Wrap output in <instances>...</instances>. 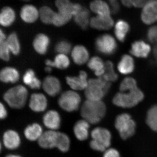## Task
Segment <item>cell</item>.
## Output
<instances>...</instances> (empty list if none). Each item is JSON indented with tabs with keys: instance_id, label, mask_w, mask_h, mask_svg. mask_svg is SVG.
<instances>
[{
	"instance_id": "f35d334b",
	"label": "cell",
	"mask_w": 157,
	"mask_h": 157,
	"mask_svg": "<svg viewBox=\"0 0 157 157\" xmlns=\"http://www.w3.org/2000/svg\"><path fill=\"white\" fill-rule=\"evenodd\" d=\"M0 57L5 61H9L10 59V52L6 41L0 42Z\"/></svg>"
},
{
	"instance_id": "30bf717a",
	"label": "cell",
	"mask_w": 157,
	"mask_h": 157,
	"mask_svg": "<svg viewBox=\"0 0 157 157\" xmlns=\"http://www.w3.org/2000/svg\"><path fill=\"white\" fill-rule=\"evenodd\" d=\"M141 19L146 25H151L157 21V0H152L143 7Z\"/></svg>"
},
{
	"instance_id": "7dc6e473",
	"label": "cell",
	"mask_w": 157,
	"mask_h": 157,
	"mask_svg": "<svg viewBox=\"0 0 157 157\" xmlns=\"http://www.w3.org/2000/svg\"><path fill=\"white\" fill-rule=\"evenodd\" d=\"M121 1L123 5L126 7L130 8L133 6L132 0H121Z\"/></svg>"
},
{
	"instance_id": "9a60e30c",
	"label": "cell",
	"mask_w": 157,
	"mask_h": 157,
	"mask_svg": "<svg viewBox=\"0 0 157 157\" xmlns=\"http://www.w3.org/2000/svg\"><path fill=\"white\" fill-rule=\"evenodd\" d=\"M48 105L47 98L41 93H34L31 96L29 106L33 111L41 112L45 111Z\"/></svg>"
},
{
	"instance_id": "c3c4849f",
	"label": "cell",
	"mask_w": 157,
	"mask_h": 157,
	"mask_svg": "<svg viewBox=\"0 0 157 157\" xmlns=\"http://www.w3.org/2000/svg\"><path fill=\"white\" fill-rule=\"evenodd\" d=\"M45 64L46 66H48V67H51L52 68L55 67L54 62L53 61L49 59L45 60Z\"/></svg>"
},
{
	"instance_id": "60d3db41",
	"label": "cell",
	"mask_w": 157,
	"mask_h": 157,
	"mask_svg": "<svg viewBox=\"0 0 157 157\" xmlns=\"http://www.w3.org/2000/svg\"><path fill=\"white\" fill-rule=\"evenodd\" d=\"M147 38L150 42L156 43L157 42V25L150 28L147 33Z\"/></svg>"
},
{
	"instance_id": "6da1fadb",
	"label": "cell",
	"mask_w": 157,
	"mask_h": 157,
	"mask_svg": "<svg viewBox=\"0 0 157 157\" xmlns=\"http://www.w3.org/2000/svg\"><path fill=\"white\" fill-rule=\"evenodd\" d=\"M106 105L102 101L86 100L81 108V115L83 119L90 124H97L100 122L106 114Z\"/></svg>"
},
{
	"instance_id": "8d00e7d4",
	"label": "cell",
	"mask_w": 157,
	"mask_h": 157,
	"mask_svg": "<svg viewBox=\"0 0 157 157\" xmlns=\"http://www.w3.org/2000/svg\"><path fill=\"white\" fill-rule=\"evenodd\" d=\"M137 82L132 77H126L121 82L119 89L121 92H124L137 88Z\"/></svg>"
},
{
	"instance_id": "e575fe53",
	"label": "cell",
	"mask_w": 157,
	"mask_h": 157,
	"mask_svg": "<svg viewBox=\"0 0 157 157\" xmlns=\"http://www.w3.org/2000/svg\"><path fill=\"white\" fill-rule=\"evenodd\" d=\"M113 67V63L111 61H108L105 63V72L102 77L109 82H115L118 78V75L114 72Z\"/></svg>"
},
{
	"instance_id": "9c48e42d",
	"label": "cell",
	"mask_w": 157,
	"mask_h": 157,
	"mask_svg": "<svg viewBox=\"0 0 157 157\" xmlns=\"http://www.w3.org/2000/svg\"><path fill=\"white\" fill-rule=\"evenodd\" d=\"M57 13L68 22L80 9V4L71 2L70 0H56Z\"/></svg>"
},
{
	"instance_id": "603a6c76",
	"label": "cell",
	"mask_w": 157,
	"mask_h": 157,
	"mask_svg": "<svg viewBox=\"0 0 157 157\" xmlns=\"http://www.w3.org/2000/svg\"><path fill=\"white\" fill-rule=\"evenodd\" d=\"M91 11L98 15L108 16L111 14L109 5L103 0H93L90 4Z\"/></svg>"
},
{
	"instance_id": "83f0119b",
	"label": "cell",
	"mask_w": 157,
	"mask_h": 157,
	"mask_svg": "<svg viewBox=\"0 0 157 157\" xmlns=\"http://www.w3.org/2000/svg\"><path fill=\"white\" fill-rule=\"evenodd\" d=\"M24 133L27 139L34 141L38 140L43 132L41 126L36 123L28 126L25 129Z\"/></svg>"
},
{
	"instance_id": "44dd1931",
	"label": "cell",
	"mask_w": 157,
	"mask_h": 157,
	"mask_svg": "<svg viewBox=\"0 0 157 157\" xmlns=\"http://www.w3.org/2000/svg\"><path fill=\"white\" fill-rule=\"evenodd\" d=\"M90 124L84 119L76 122L73 128V132L78 140L83 141L87 139L89 135Z\"/></svg>"
},
{
	"instance_id": "7c38bea8",
	"label": "cell",
	"mask_w": 157,
	"mask_h": 157,
	"mask_svg": "<svg viewBox=\"0 0 157 157\" xmlns=\"http://www.w3.org/2000/svg\"><path fill=\"white\" fill-rule=\"evenodd\" d=\"M42 86L45 92L51 97H55L58 94L61 90V85L59 80L54 76H49L45 77Z\"/></svg>"
},
{
	"instance_id": "ba28073f",
	"label": "cell",
	"mask_w": 157,
	"mask_h": 157,
	"mask_svg": "<svg viewBox=\"0 0 157 157\" xmlns=\"http://www.w3.org/2000/svg\"><path fill=\"white\" fill-rule=\"evenodd\" d=\"M95 46L99 53L105 56L113 54L117 48L115 39L109 34H104L98 37L96 39Z\"/></svg>"
},
{
	"instance_id": "1f68e13d",
	"label": "cell",
	"mask_w": 157,
	"mask_h": 157,
	"mask_svg": "<svg viewBox=\"0 0 157 157\" xmlns=\"http://www.w3.org/2000/svg\"><path fill=\"white\" fill-rule=\"evenodd\" d=\"M6 42L11 53L15 56L19 54L21 51V46L16 33H12L10 34L6 39Z\"/></svg>"
},
{
	"instance_id": "d4e9b609",
	"label": "cell",
	"mask_w": 157,
	"mask_h": 157,
	"mask_svg": "<svg viewBox=\"0 0 157 157\" xmlns=\"http://www.w3.org/2000/svg\"><path fill=\"white\" fill-rule=\"evenodd\" d=\"M73 17L76 24L82 29H86L90 25L91 19L90 11L85 7H82Z\"/></svg>"
},
{
	"instance_id": "d6a6232c",
	"label": "cell",
	"mask_w": 157,
	"mask_h": 157,
	"mask_svg": "<svg viewBox=\"0 0 157 157\" xmlns=\"http://www.w3.org/2000/svg\"><path fill=\"white\" fill-rule=\"evenodd\" d=\"M146 122L150 128L157 132V105L152 106L147 113Z\"/></svg>"
},
{
	"instance_id": "ac0fdd59",
	"label": "cell",
	"mask_w": 157,
	"mask_h": 157,
	"mask_svg": "<svg viewBox=\"0 0 157 157\" xmlns=\"http://www.w3.org/2000/svg\"><path fill=\"white\" fill-rule=\"evenodd\" d=\"M3 142L4 146L8 149H16L20 145L21 138L16 131L9 130L3 135Z\"/></svg>"
},
{
	"instance_id": "4fadbf2b",
	"label": "cell",
	"mask_w": 157,
	"mask_h": 157,
	"mask_svg": "<svg viewBox=\"0 0 157 157\" xmlns=\"http://www.w3.org/2000/svg\"><path fill=\"white\" fill-rule=\"evenodd\" d=\"M58 132L48 130L43 132L39 140V146L44 149H52L56 147Z\"/></svg>"
},
{
	"instance_id": "5b68a950",
	"label": "cell",
	"mask_w": 157,
	"mask_h": 157,
	"mask_svg": "<svg viewBox=\"0 0 157 157\" xmlns=\"http://www.w3.org/2000/svg\"><path fill=\"white\" fill-rule=\"evenodd\" d=\"M91 135L92 140L90 142V145L94 150L104 152L111 145L112 135L107 129L97 127L92 131Z\"/></svg>"
},
{
	"instance_id": "484cf974",
	"label": "cell",
	"mask_w": 157,
	"mask_h": 157,
	"mask_svg": "<svg viewBox=\"0 0 157 157\" xmlns=\"http://www.w3.org/2000/svg\"><path fill=\"white\" fill-rule=\"evenodd\" d=\"M135 67L133 58L128 55H124L122 56L119 62L117 69L120 73L126 75L132 73L134 71Z\"/></svg>"
},
{
	"instance_id": "3957f363",
	"label": "cell",
	"mask_w": 157,
	"mask_h": 157,
	"mask_svg": "<svg viewBox=\"0 0 157 157\" xmlns=\"http://www.w3.org/2000/svg\"><path fill=\"white\" fill-rule=\"evenodd\" d=\"M144 94L138 88L130 90L128 92L117 93L113 99V103L117 107L129 108L136 106L143 101Z\"/></svg>"
},
{
	"instance_id": "7402d4cb",
	"label": "cell",
	"mask_w": 157,
	"mask_h": 157,
	"mask_svg": "<svg viewBox=\"0 0 157 157\" xmlns=\"http://www.w3.org/2000/svg\"><path fill=\"white\" fill-rule=\"evenodd\" d=\"M49 44V37L45 34L40 33L35 37L33 42V46L37 53L44 55L47 52Z\"/></svg>"
},
{
	"instance_id": "bcb514c9",
	"label": "cell",
	"mask_w": 157,
	"mask_h": 157,
	"mask_svg": "<svg viewBox=\"0 0 157 157\" xmlns=\"http://www.w3.org/2000/svg\"><path fill=\"white\" fill-rule=\"evenodd\" d=\"M8 115V112L5 105L1 103L0 104V118L1 119H4Z\"/></svg>"
},
{
	"instance_id": "e0dca14e",
	"label": "cell",
	"mask_w": 157,
	"mask_h": 157,
	"mask_svg": "<svg viewBox=\"0 0 157 157\" xmlns=\"http://www.w3.org/2000/svg\"><path fill=\"white\" fill-rule=\"evenodd\" d=\"M43 122L49 130L56 131L60 126V116L56 110H49L43 116Z\"/></svg>"
},
{
	"instance_id": "8fae6325",
	"label": "cell",
	"mask_w": 157,
	"mask_h": 157,
	"mask_svg": "<svg viewBox=\"0 0 157 157\" xmlns=\"http://www.w3.org/2000/svg\"><path fill=\"white\" fill-rule=\"evenodd\" d=\"M87 74L85 71L81 70L77 76H67L66 77L68 85L73 90H85L88 84Z\"/></svg>"
},
{
	"instance_id": "db71d44e",
	"label": "cell",
	"mask_w": 157,
	"mask_h": 157,
	"mask_svg": "<svg viewBox=\"0 0 157 157\" xmlns=\"http://www.w3.org/2000/svg\"><path fill=\"white\" fill-rule=\"evenodd\" d=\"M23 1H29V0H23Z\"/></svg>"
},
{
	"instance_id": "cb8c5ba5",
	"label": "cell",
	"mask_w": 157,
	"mask_h": 157,
	"mask_svg": "<svg viewBox=\"0 0 157 157\" xmlns=\"http://www.w3.org/2000/svg\"><path fill=\"white\" fill-rule=\"evenodd\" d=\"M19 78L18 71L15 68L11 67L3 68L0 73V79L4 83H15L19 80Z\"/></svg>"
},
{
	"instance_id": "d590c367",
	"label": "cell",
	"mask_w": 157,
	"mask_h": 157,
	"mask_svg": "<svg viewBox=\"0 0 157 157\" xmlns=\"http://www.w3.org/2000/svg\"><path fill=\"white\" fill-rule=\"evenodd\" d=\"M55 67L60 70H65L70 66V61L66 55L59 54L54 59Z\"/></svg>"
},
{
	"instance_id": "277c9868",
	"label": "cell",
	"mask_w": 157,
	"mask_h": 157,
	"mask_svg": "<svg viewBox=\"0 0 157 157\" xmlns=\"http://www.w3.org/2000/svg\"><path fill=\"white\" fill-rule=\"evenodd\" d=\"M28 95L27 89L19 85L8 90L4 94L3 98L11 108L21 109L25 106Z\"/></svg>"
},
{
	"instance_id": "4316f807",
	"label": "cell",
	"mask_w": 157,
	"mask_h": 157,
	"mask_svg": "<svg viewBox=\"0 0 157 157\" xmlns=\"http://www.w3.org/2000/svg\"><path fill=\"white\" fill-rule=\"evenodd\" d=\"M16 17L15 11L11 7H4L0 13V24L3 27L11 26L15 21Z\"/></svg>"
},
{
	"instance_id": "681fc988",
	"label": "cell",
	"mask_w": 157,
	"mask_h": 157,
	"mask_svg": "<svg viewBox=\"0 0 157 157\" xmlns=\"http://www.w3.org/2000/svg\"><path fill=\"white\" fill-rule=\"evenodd\" d=\"M6 39H6V34L3 32L2 29H1V31H0V42H5L6 41Z\"/></svg>"
},
{
	"instance_id": "f6af8a7d",
	"label": "cell",
	"mask_w": 157,
	"mask_h": 157,
	"mask_svg": "<svg viewBox=\"0 0 157 157\" xmlns=\"http://www.w3.org/2000/svg\"><path fill=\"white\" fill-rule=\"evenodd\" d=\"M41 85H42V82L41 81L36 77L29 86L32 89L37 90L40 88Z\"/></svg>"
},
{
	"instance_id": "f5cc1de1",
	"label": "cell",
	"mask_w": 157,
	"mask_h": 157,
	"mask_svg": "<svg viewBox=\"0 0 157 157\" xmlns=\"http://www.w3.org/2000/svg\"><path fill=\"white\" fill-rule=\"evenodd\" d=\"M6 157H21L20 156H19V155H18L11 154V155H8L6 156Z\"/></svg>"
},
{
	"instance_id": "2e32d148",
	"label": "cell",
	"mask_w": 157,
	"mask_h": 157,
	"mask_svg": "<svg viewBox=\"0 0 157 157\" xmlns=\"http://www.w3.org/2000/svg\"><path fill=\"white\" fill-rule=\"evenodd\" d=\"M20 16L25 22L33 23L39 17V10L33 5H25L21 9Z\"/></svg>"
},
{
	"instance_id": "52a82bcc",
	"label": "cell",
	"mask_w": 157,
	"mask_h": 157,
	"mask_svg": "<svg viewBox=\"0 0 157 157\" xmlns=\"http://www.w3.org/2000/svg\"><path fill=\"white\" fill-rule=\"evenodd\" d=\"M81 101V97L78 93L73 90H68L60 96L58 104L65 111L72 112L78 109Z\"/></svg>"
},
{
	"instance_id": "7bdbcfd3",
	"label": "cell",
	"mask_w": 157,
	"mask_h": 157,
	"mask_svg": "<svg viewBox=\"0 0 157 157\" xmlns=\"http://www.w3.org/2000/svg\"><path fill=\"white\" fill-rule=\"evenodd\" d=\"M103 157H121L120 154L114 148H109L104 152Z\"/></svg>"
},
{
	"instance_id": "f546056e",
	"label": "cell",
	"mask_w": 157,
	"mask_h": 157,
	"mask_svg": "<svg viewBox=\"0 0 157 157\" xmlns=\"http://www.w3.org/2000/svg\"><path fill=\"white\" fill-rule=\"evenodd\" d=\"M129 30L130 26L128 22L123 20L118 21L114 29V34L117 39L121 42H124Z\"/></svg>"
},
{
	"instance_id": "d6986e66",
	"label": "cell",
	"mask_w": 157,
	"mask_h": 157,
	"mask_svg": "<svg viewBox=\"0 0 157 157\" xmlns=\"http://www.w3.org/2000/svg\"><path fill=\"white\" fill-rule=\"evenodd\" d=\"M71 57L73 62L78 65H82L86 63L89 58V53L83 45H77L71 51Z\"/></svg>"
},
{
	"instance_id": "b9f144b4",
	"label": "cell",
	"mask_w": 157,
	"mask_h": 157,
	"mask_svg": "<svg viewBox=\"0 0 157 157\" xmlns=\"http://www.w3.org/2000/svg\"><path fill=\"white\" fill-rule=\"evenodd\" d=\"M107 4L109 5L111 14H117L120 10V6L117 0H107Z\"/></svg>"
},
{
	"instance_id": "ab89813d",
	"label": "cell",
	"mask_w": 157,
	"mask_h": 157,
	"mask_svg": "<svg viewBox=\"0 0 157 157\" xmlns=\"http://www.w3.org/2000/svg\"><path fill=\"white\" fill-rule=\"evenodd\" d=\"M36 74L34 70L29 69L26 71L23 76V81L24 83L28 86H29L36 78Z\"/></svg>"
},
{
	"instance_id": "8992f818",
	"label": "cell",
	"mask_w": 157,
	"mask_h": 157,
	"mask_svg": "<svg viewBox=\"0 0 157 157\" xmlns=\"http://www.w3.org/2000/svg\"><path fill=\"white\" fill-rule=\"evenodd\" d=\"M114 126L123 140L132 137L136 131V123L128 113H121L118 115L115 119Z\"/></svg>"
},
{
	"instance_id": "ee69618b",
	"label": "cell",
	"mask_w": 157,
	"mask_h": 157,
	"mask_svg": "<svg viewBox=\"0 0 157 157\" xmlns=\"http://www.w3.org/2000/svg\"><path fill=\"white\" fill-rule=\"evenodd\" d=\"M152 0H132V6L135 8H143Z\"/></svg>"
},
{
	"instance_id": "74e56055",
	"label": "cell",
	"mask_w": 157,
	"mask_h": 157,
	"mask_svg": "<svg viewBox=\"0 0 157 157\" xmlns=\"http://www.w3.org/2000/svg\"><path fill=\"white\" fill-rule=\"evenodd\" d=\"M72 49V45L70 42L66 40H62L57 43L55 50L59 54L66 55L70 53Z\"/></svg>"
},
{
	"instance_id": "816d5d0a",
	"label": "cell",
	"mask_w": 157,
	"mask_h": 157,
	"mask_svg": "<svg viewBox=\"0 0 157 157\" xmlns=\"http://www.w3.org/2000/svg\"><path fill=\"white\" fill-rule=\"evenodd\" d=\"M45 72H47V73H50V72H51L52 70V68L47 66V67L45 68Z\"/></svg>"
},
{
	"instance_id": "4dcf8cb0",
	"label": "cell",
	"mask_w": 157,
	"mask_h": 157,
	"mask_svg": "<svg viewBox=\"0 0 157 157\" xmlns=\"http://www.w3.org/2000/svg\"><path fill=\"white\" fill-rule=\"evenodd\" d=\"M56 14V12L47 6H42L39 10V18L45 24H52Z\"/></svg>"
},
{
	"instance_id": "f1b7e54d",
	"label": "cell",
	"mask_w": 157,
	"mask_h": 157,
	"mask_svg": "<svg viewBox=\"0 0 157 157\" xmlns=\"http://www.w3.org/2000/svg\"><path fill=\"white\" fill-rule=\"evenodd\" d=\"M87 67L94 72L95 74L98 77L104 75L105 72V63L103 60L98 56L92 57L88 61Z\"/></svg>"
},
{
	"instance_id": "f907efd6",
	"label": "cell",
	"mask_w": 157,
	"mask_h": 157,
	"mask_svg": "<svg viewBox=\"0 0 157 157\" xmlns=\"http://www.w3.org/2000/svg\"><path fill=\"white\" fill-rule=\"evenodd\" d=\"M153 54L155 61L157 64V42L156 43V45L155 46L154 48Z\"/></svg>"
},
{
	"instance_id": "ffe728a7",
	"label": "cell",
	"mask_w": 157,
	"mask_h": 157,
	"mask_svg": "<svg viewBox=\"0 0 157 157\" xmlns=\"http://www.w3.org/2000/svg\"><path fill=\"white\" fill-rule=\"evenodd\" d=\"M150 46L143 41H135L132 45L130 52L132 55L138 58L147 57L150 52Z\"/></svg>"
},
{
	"instance_id": "7a4b0ae2",
	"label": "cell",
	"mask_w": 157,
	"mask_h": 157,
	"mask_svg": "<svg viewBox=\"0 0 157 157\" xmlns=\"http://www.w3.org/2000/svg\"><path fill=\"white\" fill-rule=\"evenodd\" d=\"M111 83L102 76L98 78H91L88 80L87 87L85 90V95L87 100L101 101L108 93Z\"/></svg>"
},
{
	"instance_id": "836d02e7",
	"label": "cell",
	"mask_w": 157,
	"mask_h": 157,
	"mask_svg": "<svg viewBox=\"0 0 157 157\" xmlns=\"http://www.w3.org/2000/svg\"><path fill=\"white\" fill-rule=\"evenodd\" d=\"M70 140L67 134L59 132L56 147L62 152H67L70 149Z\"/></svg>"
},
{
	"instance_id": "5bb4252c",
	"label": "cell",
	"mask_w": 157,
	"mask_h": 157,
	"mask_svg": "<svg viewBox=\"0 0 157 157\" xmlns=\"http://www.w3.org/2000/svg\"><path fill=\"white\" fill-rule=\"evenodd\" d=\"M114 21L110 15H96L91 18L90 25L93 29L100 30H109L113 26Z\"/></svg>"
}]
</instances>
